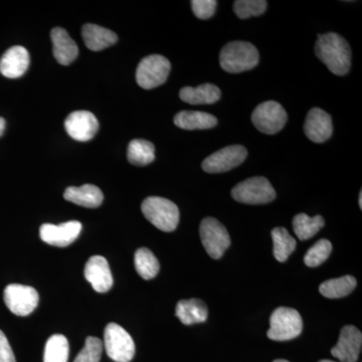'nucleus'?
I'll return each instance as SVG.
<instances>
[{
	"instance_id": "f257e3e1",
	"label": "nucleus",
	"mask_w": 362,
	"mask_h": 362,
	"mask_svg": "<svg viewBox=\"0 0 362 362\" xmlns=\"http://www.w3.org/2000/svg\"><path fill=\"white\" fill-rule=\"evenodd\" d=\"M317 58L337 76H344L351 66V49L347 40L337 33L319 35L315 45Z\"/></svg>"
},
{
	"instance_id": "f03ea898",
	"label": "nucleus",
	"mask_w": 362,
	"mask_h": 362,
	"mask_svg": "<svg viewBox=\"0 0 362 362\" xmlns=\"http://www.w3.org/2000/svg\"><path fill=\"white\" fill-rule=\"evenodd\" d=\"M259 52L247 42H232L221 49L220 65L223 71L239 74L250 71L259 64Z\"/></svg>"
},
{
	"instance_id": "7ed1b4c3",
	"label": "nucleus",
	"mask_w": 362,
	"mask_h": 362,
	"mask_svg": "<svg viewBox=\"0 0 362 362\" xmlns=\"http://www.w3.org/2000/svg\"><path fill=\"white\" fill-rule=\"evenodd\" d=\"M141 211L145 218L162 232H173L180 223L177 206L164 197H147L142 202Z\"/></svg>"
},
{
	"instance_id": "20e7f679",
	"label": "nucleus",
	"mask_w": 362,
	"mask_h": 362,
	"mask_svg": "<svg viewBox=\"0 0 362 362\" xmlns=\"http://www.w3.org/2000/svg\"><path fill=\"white\" fill-rule=\"evenodd\" d=\"M303 330V321L295 309L280 307L272 313L268 337L274 341H288L299 337Z\"/></svg>"
},
{
	"instance_id": "39448f33",
	"label": "nucleus",
	"mask_w": 362,
	"mask_h": 362,
	"mask_svg": "<svg viewBox=\"0 0 362 362\" xmlns=\"http://www.w3.org/2000/svg\"><path fill=\"white\" fill-rule=\"evenodd\" d=\"M103 345L108 356L115 362H130L135 356L134 340L118 324L106 326Z\"/></svg>"
},
{
	"instance_id": "423d86ee",
	"label": "nucleus",
	"mask_w": 362,
	"mask_h": 362,
	"mask_svg": "<svg viewBox=\"0 0 362 362\" xmlns=\"http://www.w3.org/2000/svg\"><path fill=\"white\" fill-rule=\"evenodd\" d=\"M232 197L240 204H266L276 199V192L270 181L257 176L235 185L232 190Z\"/></svg>"
},
{
	"instance_id": "0eeeda50",
	"label": "nucleus",
	"mask_w": 362,
	"mask_h": 362,
	"mask_svg": "<svg viewBox=\"0 0 362 362\" xmlns=\"http://www.w3.org/2000/svg\"><path fill=\"white\" fill-rule=\"evenodd\" d=\"M171 65L165 57L151 54L140 62L136 71V82L145 90L159 87L166 82Z\"/></svg>"
},
{
	"instance_id": "6e6552de",
	"label": "nucleus",
	"mask_w": 362,
	"mask_h": 362,
	"mask_svg": "<svg viewBox=\"0 0 362 362\" xmlns=\"http://www.w3.org/2000/svg\"><path fill=\"white\" fill-rule=\"evenodd\" d=\"M288 116L282 105L275 101L259 104L252 114L255 127L264 134L274 135L280 132L287 122Z\"/></svg>"
},
{
	"instance_id": "1a4fd4ad",
	"label": "nucleus",
	"mask_w": 362,
	"mask_h": 362,
	"mask_svg": "<svg viewBox=\"0 0 362 362\" xmlns=\"http://www.w3.org/2000/svg\"><path fill=\"white\" fill-rule=\"evenodd\" d=\"M199 233L204 249L213 259H220L230 247V238L226 226L216 218H206L199 226Z\"/></svg>"
},
{
	"instance_id": "9d476101",
	"label": "nucleus",
	"mask_w": 362,
	"mask_h": 362,
	"mask_svg": "<svg viewBox=\"0 0 362 362\" xmlns=\"http://www.w3.org/2000/svg\"><path fill=\"white\" fill-rule=\"evenodd\" d=\"M4 303L11 313L25 317L32 314L39 305V293L30 286L11 284L4 293Z\"/></svg>"
},
{
	"instance_id": "9b49d317",
	"label": "nucleus",
	"mask_w": 362,
	"mask_h": 362,
	"mask_svg": "<svg viewBox=\"0 0 362 362\" xmlns=\"http://www.w3.org/2000/svg\"><path fill=\"white\" fill-rule=\"evenodd\" d=\"M247 156L246 147L232 145L225 147L206 157L202 162V169L207 173H223L238 168Z\"/></svg>"
},
{
	"instance_id": "f8f14e48",
	"label": "nucleus",
	"mask_w": 362,
	"mask_h": 362,
	"mask_svg": "<svg viewBox=\"0 0 362 362\" xmlns=\"http://www.w3.org/2000/svg\"><path fill=\"white\" fill-rule=\"evenodd\" d=\"M82 230V223L77 221L56 226L52 223H45L40 226V235L42 242L54 247H68L73 244L80 235Z\"/></svg>"
},
{
	"instance_id": "ddd939ff",
	"label": "nucleus",
	"mask_w": 362,
	"mask_h": 362,
	"mask_svg": "<svg viewBox=\"0 0 362 362\" xmlns=\"http://www.w3.org/2000/svg\"><path fill=\"white\" fill-rule=\"evenodd\" d=\"M362 334L356 326L346 325L340 331L337 344L331 354L341 362H356L361 354Z\"/></svg>"
},
{
	"instance_id": "4468645a",
	"label": "nucleus",
	"mask_w": 362,
	"mask_h": 362,
	"mask_svg": "<svg viewBox=\"0 0 362 362\" xmlns=\"http://www.w3.org/2000/svg\"><path fill=\"white\" fill-rule=\"evenodd\" d=\"M65 128L73 139L86 142L90 141L96 135L99 122L96 116L89 111H75L66 117Z\"/></svg>"
},
{
	"instance_id": "2eb2a0df",
	"label": "nucleus",
	"mask_w": 362,
	"mask_h": 362,
	"mask_svg": "<svg viewBox=\"0 0 362 362\" xmlns=\"http://www.w3.org/2000/svg\"><path fill=\"white\" fill-rule=\"evenodd\" d=\"M85 278L98 293H106L113 287V276L108 261L102 256L90 257L85 266Z\"/></svg>"
},
{
	"instance_id": "dca6fc26",
	"label": "nucleus",
	"mask_w": 362,
	"mask_h": 362,
	"mask_svg": "<svg viewBox=\"0 0 362 362\" xmlns=\"http://www.w3.org/2000/svg\"><path fill=\"white\" fill-rule=\"evenodd\" d=\"M305 134L314 143L327 141L333 133L332 119L320 108H313L307 114L304 123Z\"/></svg>"
},
{
	"instance_id": "f3484780",
	"label": "nucleus",
	"mask_w": 362,
	"mask_h": 362,
	"mask_svg": "<svg viewBox=\"0 0 362 362\" xmlns=\"http://www.w3.org/2000/svg\"><path fill=\"white\" fill-rule=\"evenodd\" d=\"M30 66V54L21 45L11 47L0 59V73L9 78H20Z\"/></svg>"
},
{
	"instance_id": "a211bd4d",
	"label": "nucleus",
	"mask_w": 362,
	"mask_h": 362,
	"mask_svg": "<svg viewBox=\"0 0 362 362\" xmlns=\"http://www.w3.org/2000/svg\"><path fill=\"white\" fill-rule=\"evenodd\" d=\"M51 37L54 58L61 65H71L78 57L77 44L71 40L68 32L62 28H54L52 30Z\"/></svg>"
},
{
	"instance_id": "6ab92c4d",
	"label": "nucleus",
	"mask_w": 362,
	"mask_h": 362,
	"mask_svg": "<svg viewBox=\"0 0 362 362\" xmlns=\"http://www.w3.org/2000/svg\"><path fill=\"white\" fill-rule=\"evenodd\" d=\"M64 199L80 206L96 209L103 202L104 195L96 185H85L80 187L66 188Z\"/></svg>"
},
{
	"instance_id": "aec40b11",
	"label": "nucleus",
	"mask_w": 362,
	"mask_h": 362,
	"mask_svg": "<svg viewBox=\"0 0 362 362\" xmlns=\"http://www.w3.org/2000/svg\"><path fill=\"white\" fill-rule=\"evenodd\" d=\"M83 40L88 49L99 52L116 44L118 37L115 33L96 25H85L82 30Z\"/></svg>"
},
{
	"instance_id": "412c9836",
	"label": "nucleus",
	"mask_w": 362,
	"mask_h": 362,
	"mask_svg": "<svg viewBox=\"0 0 362 362\" xmlns=\"http://www.w3.org/2000/svg\"><path fill=\"white\" fill-rule=\"evenodd\" d=\"M175 124L185 130L211 129L216 127L218 119L206 112L182 111L176 114Z\"/></svg>"
},
{
	"instance_id": "4be33fe9",
	"label": "nucleus",
	"mask_w": 362,
	"mask_h": 362,
	"mask_svg": "<svg viewBox=\"0 0 362 362\" xmlns=\"http://www.w3.org/2000/svg\"><path fill=\"white\" fill-rule=\"evenodd\" d=\"M180 97L183 102L190 105L214 104L221 99V92L216 86L204 84L197 88H182Z\"/></svg>"
},
{
	"instance_id": "5701e85b",
	"label": "nucleus",
	"mask_w": 362,
	"mask_h": 362,
	"mask_svg": "<svg viewBox=\"0 0 362 362\" xmlns=\"http://www.w3.org/2000/svg\"><path fill=\"white\" fill-rule=\"evenodd\" d=\"M175 315L185 325L202 323L207 319V307L199 299L181 300L176 305Z\"/></svg>"
},
{
	"instance_id": "b1692460",
	"label": "nucleus",
	"mask_w": 362,
	"mask_h": 362,
	"mask_svg": "<svg viewBox=\"0 0 362 362\" xmlns=\"http://www.w3.org/2000/svg\"><path fill=\"white\" fill-rule=\"evenodd\" d=\"M127 157L133 165H148L156 159V147L147 140H132L128 145Z\"/></svg>"
},
{
	"instance_id": "393cba45",
	"label": "nucleus",
	"mask_w": 362,
	"mask_h": 362,
	"mask_svg": "<svg viewBox=\"0 0 362 362\" xmlns=\"http://www.w3.org/2000/svg\"><path fill=\"white\" fill-rule=\"evenodd\" d=\"M356 278L352 276H344L337 279L325 281L319 287L321 295L329 299H338L347 296L356 287Z\"/></svg>"
},
{
	"instance_id": "a878e982",
	"label": "nucleus",
	"mask_w": 362,
	"mask_h": 362,
	"mask_svg": "<svg viewBox=\"0 0 362 362\" xmlns=\"http://www.w3.org/2000/svg\"><path fill=\"white\" fill-rule=\"evenodd\" d=\"M325 225V221L321 216L310 218L306 214H298L293 218V228L298 239L306 240L311 239Z\"/></svg>"
},
{
	"instance_id": "bb28decb",
	"label": "nucleus",
	"mask_w": 362,
	"mask_h": 362,
	"mask_svg": "<svg viewBox=\"0 0 362 362\" xmlns=\"http://www.w3.org/2000/svg\"><path fill=\"white\" fill-rule=\"evenodd\" d=\"M134 264L138 275L144 280L156 278L160 269L156 255L146 247H140L136 251Z\"/></svg>"
},
{
	"instance_id": "cd10ccee",
	"label": "nucleus",
	"mask_w": 362,
	"mask_h": 362,
	"mask_svg": "<svg viewBox=\"0 0 362 362\" xmlns=\"http://www.w3.org/2000/svg\"><path fill=\"white\" fill-rule=\"evenodd\" d=\"M274 243V256L280 263L287 261L296 249V240L284 228H275L272 230Z\"/></svg>"
},
{
	"instance_id": "c85d7f7f",
	"label": "nucleus",
	"mask_w": 362,
	"mask_h": 362,
	"mask_svg": "<svg viewBox=\"0 0 362 362\" xmlns=\"http://www.w3.org/2000/svg\"><path fill=\"white\" fill-rule=\"evenodd\" d=\"M69 352L68 339L62 334L52 335L45 344L44 362H68Z\"/></svg>"
},
{
	"instance_id": "c756f323",
	"label": "nucleus",
	"mask_w": 362,
	"mask_h": 362,
	"mask_svg": "<svg viewBox=\"0 0 362 362\" xmlns=\"http://www.w3.org/2000/svg\"><path fill=\"white\" fill-rule=\"evenodd\" d=\"M331 251H332V244L329 240L325 239L318 240L305 255V265L311 268L321 265L329 258Z\"/></svg>"
},
{
	"instance_id": "7c9ffc66",
	"label": "nucleus",
	"mask_w": 362,
	"mask_h": 362,
	"mask_svg": "<svg viewBox=\"0 0 362 362\" xmlns=\"http://www.w3.org/2000/svg\"><path fill=\"white\" fill-rule=\"evenodd\" d=\"M268 2L265 0H237L233 4V11L240 20L262 16L265 13Z\"/></svg>"
},
{
	"instance_id": "2f4dec72",
	"label": "nucleus",
	"mask_w": 362,
	"mask_h": 362,
	"mask_svg": "<svg viewBox=\"0 0 362 362\" xmlns=\"http://www.w3.org/2000/svg\"><path fill=\"white\" fill-rule=\"evenodd\" d=\"M104 345L101 339L90 337L86 339L84 349L78 352L74 362H100Z\"/></svg>"
},
{
	"instance_id": "473e14b6",
	"label": "nucleus",
	"mask_w": 362,
	"mask_h": 362,
	"mask_svg": "<svg viewBox=\"0 0 362 362\" xmlns=\"http://www.w3.org/2000/svg\"><path fill=\"white\" fill-rule=\"evenodd\" d=\"M192 11L194 16L199 20H209L216 13V0H192Z\"/></svg>"
},
{
	"instance_id": "72a5a7b5",
	"label": "nucleus",
	"mask_w": 362,
	"mask_h": 362,
	"mask_svg": "<svg viewBox=\"0 0 362 362\" xmlns=\"http://www.w3.org/2000/svg\"><path fill=\"white\" fill-rule=\"evenodd\" d=\"M0 362H16L13 349L1 330H0Z\"/></svg>"
},
{
	"instance_id": "f704fd0d",
	"label": "nucleus",
	"mask_w": 362,
	"mask_h": 362,
	"mask_svg": "<svg viewBox=\"0 0 362 362\" xmlns=\"http://www.w3.org/2000/svg\"><path fill=\"white\" fill-rule=\"evenodd\" d=\"M4 129H6V121L0 117V136L4 134Z\"/></svg>"
},
{
	"instance_id": "c9c22d12",
	"label": "nucleus",
	"mask_w": 362,
	"mask_h": 362,
	"mask_svg": "<svg viewBox=\"0 0 362 362\" xmlns=\"http://www.w3.org/2000/svg\"><path fill=\"white\" fill-rule=\"evenodd\" d=\"M362 192H361V194H359V207L362 209Z\"/></svg>"
},
{
	"instance_id": "e433bc0d",
	"label": "nucleus",
	"mask_w": 362,
	"mask_h": 362,
	"mask_svg": "<svg viewBox=\"0 0 362 362\" xmlns=\"http://www.w3.org/2000/svg\"><path fill=\"white\" fill-rule=\"evenodd\" d=\"M273 362H289L288 361H285V359H277V361Z\"/></svg>"
},
{
	"instance_id": "4c0bfd02",
	"label": "nucleus",
	"mask_w": 362,
	"mask_h": 362,
	"mask_svg": "<svg viewBox=\"0 0 362 362\" xmlns=\"http://www.w3.org/2000/svg\"><path fill=\"white\" fill-rule=\"evenodd\" d=\"M319 362H337V361H328V359H323V361H320Z\"/></svg>"
}]
</instances>
